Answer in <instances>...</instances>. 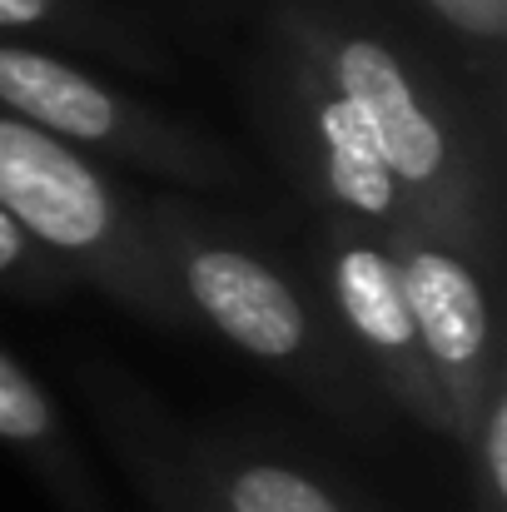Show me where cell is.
Here are the masks:
<instances>
[{
  "mask_svg": "<svg viewBox=\"0 0 507 512\" xmlns=\"http://www.w3.org/2000/svg\"><path fill=\"white\" fill-rule=\"evenodd\" d=\"M65 289H70V274L10 214H0V294L45 304V299H60Z\"/></svg>",
  "mask_w": 507,
  "mask_h": 512,
  "instance_id": "cell-13",
  "label": "cell"
},
{
  "mask_svg": "<svg viewBox=\"0 0 507 512\" xmlns=\"http://www.w3.org/2000/svg\"><path fill=\"white\" fill-rule=\"evenodd\" d=\"M259 20L289 35L348 100L413 224L503 274L498 125L478 95L378 0H264Z\"/></svg>",
  "mask_w": 507,
  "mask_h": 512,
  "instance_id": "cell-1",
  "label": "cell"
},
{
  "mask_svg": "<svg viewBox=\"0 0 507 512\" xmlns=\"http://www.w3.org/2000/svg\"><path fill=\"white\" fill-rule=\"evenodd\" d=\"M314 224H319L309 244L314 289L334 319L348 358L358 363V373L368 378V388L383 398L388 413H403L408 423L453 443V418L423 358V343L398 284V264L383 234L343 224V219H314Z\"/></svg>",
  "mask_w": 507,
  "mask_h": 512,
  "instance_id": "cell-6",
  "label": "cell"
},
{
  "mask_svg": "<svg viewBox=\"0 0 507 512\" xmlns=\"http://www.w3.org/2000/svg\"><path fill=\"white\" fill-rule=\"evenodd\" d=\"M244 100L274 165L289 174V184L314 209V219H343L383 239L418 229L403 189L378 165L348 100L269 20L254 25L249 65H244Z\"/></svg>",
  "mask_w": 507,
  "mask_h": 512,
  "instance_id": "cell-5",
  "label": "cell"
},
{
  "mask_svg": "<svg viewBox=\"0 0 507 512\" xmlns=\"http://www.w3.org/2000/svg\"><path fill=\"white\" fill-rule=\"evenodd\" d=\"M179 448L194 478L229 512H363L329 478L274 448L239 443L229 433H204L189 423H179Z\"/></svg>",
  "mask_w": 507,
  "mask_h": 512,
  "instance_id": "cell-10",
  "label": "cell"
},
{
  "mask_svg": "<svg viewBox=\"0 0 507 512\" xmlns=\"http://www.w3.org/2000/svg\"><path fill=\"white\" fill-rule=\"evenodd\" d=\"M0 214H10L70 279H85L110 304L150 329H194L155 234L145 194L55 135L0 110Z\"/></svg>",
  "mask_w": 507,
  "mask_h": 512,
  "instance_id": "cell-3",
  "label": "cell"
},
{
  "mask_svg": "<svg viewBox=\"0 0 507 512\" xmlns=\"http://www.w3.org/2000/svg\"><path fill=\"white\" fill-rule=\"evenodd\" d=\"M398 15L498 120L507 60V0H378Z\"/></svg>",
  "mask_w": 507,
  "mask_h": 512,
  "instance_id": "cell-11",
  "label": "cell"
},
{
  "mask_svg": "<svg viewBox=\"0 0 507 512\" xmlns=\"http://www.w3.org/2000/svg\"><path fill=\"white\" fill-rule=\"evenodd\" d=\"M0 448L25 463L60 512H115L50 388L0 348Z\"/></svg>",
  "mask_w": 507,
  "mask_h": 512,
  "instance_id": "cell-9",
  "label": "cell"
},
{
  "mask_svg": "<svg viewBox=\"0 0 507 512\" xmlns=\"http://www.w3.org/2000/svg\"><path fill=\"white\" fill-rule=\"evenodd\" d=\"M0 110L55 135L95 165L155 174L189 189H239L249 170L239 155L184 115L110 85L75 55L0 35Z\"/></svg>",
  "mask_w": 507,
  "mask_h": 512,
  "instance_id": "cell-4",
  "label": "cell"
},
{
  "mask_svg": "<svg viewBox=\"0 0 507 512\" xmlns=\"http://www.w3.org/2000/svg\"><path fill=\"white\" fill-rule=\"evenodd\" d=\"M0 35L35 40L50 50H85L125 70H165L155 40H145L105 0H0Z\"/></svg>",
  "mask_w": 507,
  "mask_h": 512,
  "instance_id": "cell-12",
  "label": "cell"
},
{
  "mask_svg": "<svg viewBox=\"0 0 507 512\" xmlns=\"http://www.w3.org/2000/svg\"><path fill=\"white\" fill-rule=\"evenodd\" d=\"M383 244L398 264V284H403L413 329L423 343V358L453 418V443L463 448L493 383L507 378L498 304H493L498 279L483 264H473L463 249L438 244L418 229L388 234Z\"/></svg>",
  "mask_w": 507,
  "mask_h": 512,
  "instance_id": "cell-7",
  "label": "cell"
},
{
  "mask_svg": "<svg viewBox=\"0 0 507 512\" xmlns=\"http://www.w3.org/2000/svg\"><path fill=\"white\" fill-rule=\"evenodd\" d=\"M145 224L194 319L289 383L338 428L383 433L388 408L348 358L319 289L259 234L189 194H145Z\"/></svg>",
  "mask_w": 507,
  "mask_h": 512,
  "instance_id": "cell-2",
  "label": "cell"
},
{
  "mask_svg": "<svg viewBox=\"0 0 507 512\" xmlns=\"http://www.w3.org/2000/svg\"><path fill=\"white\" fill-rule=\"evenodd\" d=\"M75 388H80L110 458L120 463L130 488L150 503V512H229L194 478V468L179 448V418L155 393H145L120 363L85 358L75 368Z\"/></svg>",
  "mask_w": 507,
  "mask_h": 512,
  "instance_id": "cell-8",
  "label": "cell"
}]
</instances>
